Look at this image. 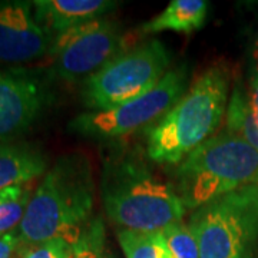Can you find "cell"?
<instances>
[{"instance_id":"23","label":"cell","mask_w":258,"mask_h":258,"mask_svg":"<svg viewBox=\"0 0 258 258\" xmlns=\"http://www.w3.org/2000/svg\"><path fill=\"white\" fill-rule=\"evenodd\" d=\"M254 68H255V72H254V75L258 76V56H254Z\"/></svg>"},{"instance_id":"17","label":"cell","mask_w":258,"mask_h":258,"mask_svg":"<svg viewBox=\"0 0 258 258\" xmlns=\"http://www.w3.org/2000/svg\"><path fill=\"white\" fill-rule=\"evenodd\" d=\"M118 241L126 258H159V232L119 230Z\"/></svg>"},{"instance_id":"5","label":"cell","mask_w":258,"mask_h":258,"mask_svg":"<svg viewBox=\"0 0 258 258\" xmlns=\"http://www.w3.org/2000/svg\"><path fill=\"white\" fill-rule=\"evenodd\" d=\"M188 227L200 258H252L258 235V184L197 208Z\"/></svg>"},{"instance_id":"21","label":"cell","mask_w":258,"mask_h":258,"mask_svg":"<svg viewBox=\"0 0 258 258\" xmlns=\"http://www.w3.org/2000/svg\"><path fill=\"white\" fill-rule=\"evenodd\" d=\"M248 101L252 116L255 119V123L258 125V76H255V75H252L251 82H249Z\"/></svg>"},{"instance_id":"11","label":"cell","mask_w":258,"mask_h":258,"mask_svg":"<svg viewBox=\"0 0 258 258\" xmlns=\"http://www.w3.org/2000/svg\"><path fill=\"white\" fill-rule=\"evenodd\" d=\"M112 0H36L33 12L37 23L53 42L62 33L116 9Z\"/></svg>"},{"instance_id":"24","label":"cell","mask_w":258,"mask_h":258,"mask_svg":"<svg viewBox=\"0 0 258 258\" xmlns=\"http://www.w3.org/2000/svg\"><path fill=\"white\" fill-rule=\"evenodd\" d=\"M254 56H258V36L255 40V46H254Z\"/></svg>"},{"instance_id":"7","label":"cell","mask_w":258,"mask_h":258,"mask_svg":"<svg viewBox=\"0 0 258 258\" xmlns=\"http://www.w3.org/2000/svg\"><path fill=\"white\" fill-rule=\"evenodd\" d=\"M186 64L169 69L154 89L106 111H88L71 120L69 131L95 139L119 138L144 126H152L185 93Z\"/></svg>"},{"instance_id":"19","label":"cell","mask_w":258,"mask_h":258,"mask_svg":"<svg viewBox=\"0 0 258 258\" xmlns=\"http://www.w3.org/2000/svg\"><path fill=\"white\" fill-rule=\"evenodd\" d=\"M18 258H72V245L63 240L22 244Z\"/></svg>"},{"instance_id":"6","label":"cell","mask_w":258,"mask_h":258,"mask_svg":"<svg viewBox=\"0 0 258 258\" xmlns=\"http://www.w3.org/2000/svg\"><path fill=\"white\" fill-rule=\"evenodd\" d=\"M171 55L158 39L122 50L83 82L89 111H106L154 89L169 72Z\"/></svg>"},{"instance_id":"3","label":"cell","mask_w":258,"mask_h":258,"mask_svg":"<svg viewBox=\"0 0 258 258\" xmlns=\"http://www.w3.org/2000/svg\"><path fill=\"white\" fill-rule=\"evenodd\" d=\"M102 201L119 230L161 232L182 222L186 212L174 186L135 158L108 164L102 176Z\"/></svg>"},{"instance_id":"12","label":"cell","mask_w":258,"mask_h":258,"mask_svg":"<svg viewBox=\"0 0 258 258\" xmlns=\"http://www.w3.org/2000/svg\"><path fill=\"white\" fill-rule=\"evenodd\" d=\"M47 157L30 142L0 144V191L10 186L33 182L47 172Z\"/></svg>"},{"instance_id":"10","label":"cell","mask_w":258,"mask_h":258,"mask_svg":"<svg viewBox=\"0 0 258 258\" xmlns=\"http://www.w3.org/2000/svg\"><path fill=\"white\" fill-rule=\"evenodd\" d=\"M50 37L35 18L33 3L0 2V62L28 63L49 53Z\"/></svg>"},{"instance_id":"9","label":"cell","mask_w":258,"mask_h":258,"mask_svg":"<svg viewBox=\"0 0 258 258\" xmlns=\"http://www.w3.org/2000/svg\"><path fill=\"white\" fill-rule=\"evenodd\" d=\"M50 99L40 75L26 69L0 71V144L30 128Z\"/></svg>"},{"instance_id":"20","label":"cell","mask_w":258,"mask_h":258,"mask_svg":"<svg viewBox=\"0 0 258 258\" xmlns=\"http://www.w3.org/2000/svg\"><path fill=\"white\" fill-rule=\"evenodd\" d=\"M22 247V240L18 232H9L0 235V258L19 257V249Z\"/></svg>"},{"instance_id":"4","label":"cell","mask_w":258,"mask_h":258,"mask_svg":"<svg viewBox=\"0 0 258 258\" xmlns=\"http://www.w3.org/2000/svg\"><path fill=\"white\" fill-rule=\"evenodd\" d=\"M258 184V151L224 131L185 157L174 171V189L195 211L224 195Z\"/></svg>"},{"instance_id":"14","label":"cell","mask_w":258,"mask_h":258,"mask_svg":"<svg viewBox=\"0 0 258 258\" xmlns=\"http://www.w3.org/2000/svg\"><path fill=\"white\" fill-rule=\"evenodd\" d=\"M225 122L228 132L244 139L258 151V125L249 108L248 95L240 86H235L231 93Z\"/></svg>"},{"instance_id":"1","label":"cell","mask_w":258,"mask_h":258,"mask_svg":"<svg viewBox=\"0 0 258 258\" xmlns=\"http://www.w3.org/2000/svg\"><path fill=\"white\" fill-rule=\"evenodd\" d=\"M95 182L82 154L60 157L43 176L29 203L18 234L22 244L63 240L74 245L92 221Z\"/></svg>"},{"instance_id":"2","label":"cell","mask_w":258,"mask_h":258,"mask_svg":"<svg viewBox=\"0 0 258 258\" xmlns=\"http://www.w3.org/2000/svg\"><path fill=\"white\" fill-rule=\"evenodd\" d=\"M230 79L221 66L207 69L182 98L147 131L151 161L178 165L194 149L215 135L225 119Z\"/></svg>"},{"instance_id":"13","label":"cell","mask_w":258,"mask_h":258,"mask_svg":"<svg viewBox=\"0 0 258 258\" xmlns=\"http://www.w3.org/2000/svg\"><path fill=\"white\" fill-rule=\"evenodd\" d=\"M208 3L205 0H172L162 13L144 23L141 32L154 35L159 32L192 33L201 29L207 20Z\"/></svg>"},{"instance_id":"15","label":"cell","mask_w":258,"mask_h":258,"mask_svg":"<svg viewBox=\"0 0 258 258\" xmlns=\"http://www.w3.org/2000/svg\"><path fill=\"white\" fill-rule=\"evenodd\" d=\"M33 197V182L0 191V235L19 228Z\"/></svg>"},{"instance_id":"16","label":"cell","mask_w":258,"mask_h":258,"mask_svg":"<svg viewBox=\"0 0 258 258\" xmlns=\"http://www.w3.org/2000/svg\"><path fill=\"white\" fill-rule=\"evenodd\" d=\"M72 258H115L108 245L102 218H93L81 238L72 245Z\"/></svg>"},{"instance_id":"22","label":"cell","mask_w":258,"mask_h":258,"mask_svg":"<svg viewBox=\"0 0 258 258\" xmlns=\"http://www.w3.org/2000/svg\"><path fill=\"white\" fill-rule=\"evenodd\" d=\"M159 258H174L161 232H159Z\"/></svg>"},{"instance_id":"18","label":"cell","mask_w":258,"mask_h":258,"mask_svg":"<svg viewBox=\"0 0 258 258\" xmlns=\"http://www.w3.org/2000/svg\"><path fill=\"white\" fill-rule=\"evenodd\" d=\"M174 258H200V248L188 224L176 222L161 231Z\"/></svg>"},{"instance_id":"8","label":"cell","mask_w":258,"mask_h":258,"mask_svg":"<svg viewBox=\"0 0 258 258\" xmlns=\"http://www.w3.org/2000/svg\"><path fill=\"white\" fill-rule=\"evenodd\" d=\"M123 30L118 20L99 18L62 33L47 55L53 72L66 82H81L122 52Z\"/></svg>"}]
</instances>
